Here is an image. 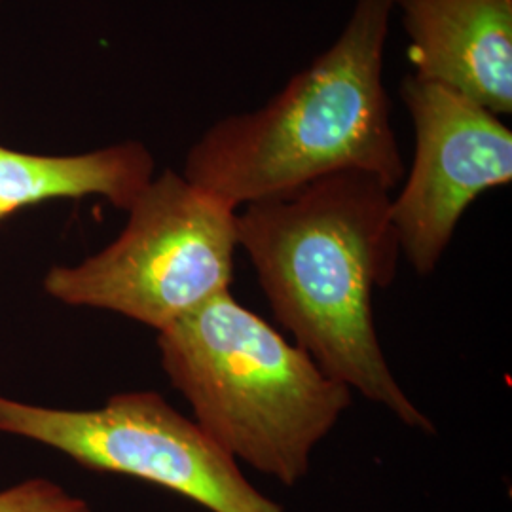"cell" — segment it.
<instances>
[{
    "instance_id": "6da1fadb",
    "label": "cell",
    "mask_w": 512,
    "mask_h": 512,
    "mask_svg": "<svg viewBox=\"0 0 512 512\" xmlns=\"http://www.w3.org/2000/svg\"><path fill=\"white\" fill-rule=\"evenodd\" d=\"M238 243L298 348L406 427L437 431L391 372L374 323V291L393 283L401 255L391 190L380 179L346 171L247 205Z\"/></svg>"
},
{
    "instance_id": "7a4b0ae2",
    "label": "cell",
    "mask_w": 512,
    "mask_h": 512,
    "mask_svg": "<svg viewBox=\"0 0 512 512\" xmlns=\"http://www.w3.org/2000/svg\"><path fill=\"white\" fill-rule=\"evenodd\" d=\"M393 10V0H355L340 37L274 99L203 133L184 158V179L234 211L346 171L393 192L406 177L384 84Z\"/></svg>"
},
{
    "instance_id": "3957f363",
    "label": "cell",
    "mask_w": 512,
    "mask_h": 512,
    "mask_svg": "<svg viewBox=\"0 0 512 512\" xmlns=\"http://www.w3.org/2000/svg\"><path fill=\"white\" fill-rule=\"evenodd\" d=\"M162 368L194 421L236 461L293 488L353 403L304 349L232 291L158 332Z\"/></svg>"
},
{
    "instance_id": "277c9868",
    "label": "cell",
    "mask_w": 512,
    "mask_h": 512,
    "mask_svg": "<svg viewBox=\"0 0 512 512\" xmlns=\"http://www.w3.org/2000/svg\"><path fill=\"white\" fill-rule=\"evenodd\" d=\"M238 247V211L165 169L131 203L118 238L78 266L52 268L44 289L162 332L230 291Z\"/></svg>"
},
{
    "instance_id": "5b68a950",
    "label": "cell",
    "mask_w": 512,
    "mask_h": 512,
    "mask_svg": "<svg viewBox=\"0 0 512 512\" xmlns=\"http://www.w3.org/2000/svg\"><path fill=\"white\" fill-rule=\"evenodd\" d=\"M0 431L84 465L133 476L211 512H285L194 420L154 391L120 393L97 410H55L0 397Z\"/></svg>"
},
{
    "instance_id": "8992f818",
    "label": "cell",
    "mask_w": 512,
    "mask_h": 512,
    "mask_svg": "<svg viewBox=\"0 0 512 512\" xmlns=\"http://www.w3.org/2000/svg\"><path fill=\"white\" fill-rule=\"evenodd\" d=\"M416 150L391 222L418 275L439 266L476 198L512 181V131L469 97L408 74L401 86Z\"/></svg>"
},
{
    "instance_id": "52a82bcc",
    "label": "cell",
    "mask_w": 512,
    "mask_h": 512,
    "mask_svg": "<svg viewBox=\"0 0 512 512\" xmlns=\"http://www.w3.org/2000/svg\"><path fill=\"white\" fill-rule=\"evenodd\" d=\"M412 76L512 112V0H393Z\"/></svg>"
},
{
    "instance_id": "ba28073f",
    "label": "cell",
    "mask_w": 512,
    "mask_h": 512,
    "mask_svg": "<svg viewBox=\"0 0 512 512\" xmlns=\"http://www.w3.org/2000/svg\"><path fill=\"white\" fill-rule=\"evenodd\" d=\"M154 171V156L139 141L65 156L0 145V224L33 205L88 196L128 211L156 177Z\"/></svg>"
},
{
    "instance_id": "9c48e42d",
    "label": "cell",
    "mask_w": 512,
    "mask_h": 512,
    "mask_svg": "<svg viewBox=\"0 0 512 512\" xmlns=\"http://www.w3.org/2000/svg\"><path fill=\"white\" fill-rule=\"evenodd\" d=\"M0 512H93L86 501L67 494L50 480H27L0 492Z\"/></svg>"
}]
</instances>
